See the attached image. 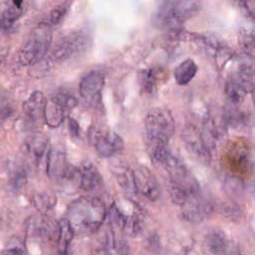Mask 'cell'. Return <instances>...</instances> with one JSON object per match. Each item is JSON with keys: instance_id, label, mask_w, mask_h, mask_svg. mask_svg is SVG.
<instances>
[{"instance_id": "obj_20", "label": "cell", "mask_w": 255, "mask_h": 255, "mask_svg": "<svg viewBox=\"0 0 255 255\" xmlns=\"http://www.w3.org/2000/svg\"><path fill=\"white\" fill-rule=\"evenodd\" d=\"M225 94L229 104L236 107L240 106L243 103L247 95L246 91L239 84L231 79H229L225 84Z\"/></svg>"}, {"instance_id": "obj_31", "label": "cell", "mask_w": 255, "mask_h": 255, "mask_svg": "<svg viewBox=\"0 0 255 255\" xmlns=\"http://www.w3.org/2000/svg\"><path fill=\"white\" fill-rule=\"evenodd\" d=\"M21 4H22V0H13V5H15L18 8H21Z\"/></svg>"}, {"instance_id": "obj_8", "label": "cell", "mask_w": 255, "mask_h": 255, "mask_svg": "<svg viewBox=\"0 0 255 255\" xmlns=\"http://www.w3.org/2000/svg\"><path fill=\"white\" fill-rule=\"evenodd\" d=\"M181 136L186 149L194 157L204 163L210 161L211 152L204 143L201 129L192 124H188L183 128Z\"/></svg>"}, {"instance_id": "obj_23", "label": "cell", "mask_w": 255, "mask_h": 255, "mask_svg": "<svg viewBox=\"0 0 255 255\" xmlns=\"http://www.w3.org/2000/svg\"><path fill=\"white\" fill-rule=\"evenodd\" d=\"M21 13V8H18L15 5L6 8L0 14V27L3 29L11 28L13 24L16 22V20L20 17Z\"/></svg>"}, {"instance_id": "obj_14", "label": "cell", "mask_w": 255, "mask_h": 255, "mask_svg": "<svg viewBox=\"0 0 255 255\" xmlns=\"http://www.w3.org/2000/svg\"><path fill=\"white\" fill-rule=\"evenodd\" d=\"M67 114L65 107L56 95H54L50 100H47L44 112V121L48 127L52 128H58L64 122Z\"/></svg>"}, {"instance_id": "obj_3", "label": "cell", "mask_w": 255, "mask_h": 255, "mask_svg": "<svg viewBox=\"0 0 255 255\" xmlns=\"http://www.w3.org/2000/svg\"><path fill=\"white\" fill-rule=\"evenodd\" d=\"M52 43V30L49 26L41 24L35 28L24 41L17 53L18 62L23 66H33L43 59Z\"/></svg>"}, {"instance_id": "obj_25", "label": "cell", "mask_w": 255, "mask_h": 255, "mask_svg": "<svg viewBox=\"0 0 255 255\" xmlns=\"http://www.w3.org/2000/svg\"><path fill=\"white\" fill-rule=\"evenodd\" d=\"M110 224L113 228H117L123 231L125 222H126V215L119 209V207L113 203L108 209V215Z\"/></svg>"}, {"instance_id": "obj_4", "label": "cell", "mask_w": 255, "mask_h": 255, "mask_svg": "<svg viewBox=\"0 0 255 255\" xmlns=\"http://www.w3.org/2000/svg\"><path fill=\"white\" fill-rule=\"evenodd\" d=\"M175 131V122L172 114L165 108L150 109L144 119V133L146 142L169 143Z\"/></svg>"}, {"instance_id": "obj_9", "label": "cell", "mask_w": 255, "mask_h": 255, "mask_svg": "<svg viewBox=\"0 0 255 255\" xmlns=\"http://www.w3.org/2000/svg\"><path fill=\"white\" fill-rule=\"evenodd\" d=\"M104 85V76L98 71H92L82 78L79 91L82 99L88 106L95 107L100 104Z\"/></svg>"}, {"instance_id": "obj_27", "label": "cell", "mask_w": 255, "mask_h": 255, "mask_svg": "<svg viewBox=\"0 0 255 255\" xmlns=\"http://www.w3.org/2000/svg\"><path fill=\"white\" fill-rule=\"evenodd\" d=\"M13 114V107L8 100L0 97V120L7 119Z\"/></svg>"}, {"instance_id": "obj_22", "label": "cell", "mask_w": 255, "mask_h": 255, "mask_svg": "<svg viewBox=\"0 0 255 255\" xmlns=\"http://www.w3.org/2000/svg\"><path fill=\"white\" fill-rule=\"evenodd\" d=\"M117 179L121 187L129 193H135V188L133 184V177H132V169H128V167H124L121 170H118Z\"/></svg>"}, {"instance_id": "obj_12", "label": "cell", "mask_w": 255, "mask_h": 255, "mask_svg": "<svg viewBox=\"0 0 255 255\" xmlns=\"http://www.w3.org/2000/svg\"><path fill=\"white\" fill-rule=\"evenodd\" d=\"M79 187L88 192L99 190L103 186V178L97 167L91 162L83 163L79 168Z\"/></svg>"}, {"instance_id": "obj_6", "label": "cell", "mask_w": 255, "mask_h": 255, "mask_svg": "<svg viewBox=\"0 0 255 255\" xmlns=\"http://www.w3.org/2000/svg\"><path fill=\"white\" fill-rule=\"evenodd\" d=\"M88 138L97 153L102 157H112L121 152L125 147L124 139L118 133L103 130L96 127L89 128Z\"/></svg>"}, {"instance_id": "obj_7", "label": "cell", "mask_w": 255, "mask_h": 255, "mask_svg": "<svg viewBox=\"0 0 255 255\" xmlns=\"http://www.w3.org/2000/svg\"><path fill=\"white\" fill-rule=\"evenodd\" d=\"M135 192L150 201H155L160 195V187L153 173L145 166H137L132 169Z\"/></svg>"}, {"instance_id": "obj_17", "label": "cell", "mask_w": 255, "mask_h": 255, "mask_svg": "<svg viewBox=\"0 0 255 255\" xmlns=\"http://www.w3.org/2000/svg\"><path fill=\"white\" fill-rule=\"evenodd\" d=\"M205 247L213 255H223L228 247V241L225 234L219 229L210 230L205 236Z\"/></svg>"}, {"instance_id": "obj_30", "label": "cell", "mask_w": 255, "mask_h": 255, "mask_svg": "<svg viewBox=\"0 0 255 255\" xmlns=\"http://www.w3.org/2000/svg\"><path fill=\"white\" fill-rule=\"evenodd\" d=\"M68 128L70 131V134L74 137H78L80 135V126L78 124V122L73 119V118H69L68 119Z\"/></svg>"}, {"instance_id": "obj_29", "label": "cell", "mask_w": 255, "mask_h": 255, "mask_svg": "<svg viewBox=\"0 0 255 255\" xmlns=\"http://www.w3.org/2000/svg\"><path fill=\"white\" fill-rule=\"evenodd\" d=\"M38 202V206L40 207V209H44L47 210L49 209L51 206L54 205V198L51 197L49 194L48 195H39L38 199H36Z\"/></svg>"}, {"instance_id": "obj_18", "label": "cell", "mask_w": 255, "mask_h": 255, "mask_svg": "<svg viewBox=\"0 0 255 255\" xmlns=\"http://www.w3.org/2000/svg\"><path fill=\"white\" fill-rule=\"evenodd\" d=\"M197 73V65L192 59H186L178 64L174 71L173 77L177 85L186 86L189 84Z\"/></svg>"}, {"instance_id": "obj_10", "label": "cell", "mask_w": 255, "mask_h": 255, "mask_svg": "<svg viewBox=\"0 0 255 255\" xmlns=\"http://www.w3.org/2000/svg\"><path fill=\"white\" fill-rule=\"evenodd\" d=\"M239 84L246 93H252L255 90V59L242 53L235 64V71L230 78Z\"/></svg>"}, {"instance_id": "obj_19", "label": "cell", "mask_w": 255, "mask_h": 255, "mask_svg": "<svg viewBox=\"0 0 255 255\" xmlns=\"http://www.w3.org/2000/svg\"><path fill=\"white\" fill-rule=\"evenodd\" d=\"M59 224V232L57 237V247L60 255H68L70 244L74 237V230L70 225L69 221L66 218L60 220Z\"/></svg>"}, {"instance_id": "obj_1", "label": "cell", "mask_w": 255, "mask_h": 255, "mask_svg": "<svg viewBox=\"0 0 255 255\" xmlns=\"http://www.w3.org/2000/svg\"><path fill=\"white\" fill-rule=\"evenodd\" d=\"M107 215L108 208L102 199L85 195L70 203L65 218L75 233L93 234L101 228Z\"/></svg>"}, {"instance_id": "obj_15", "label": "cell", "mask_w": 255, "mask_h": 255, "mask_svg": "<svg viewBox=\"0 0 255 255\" xmlns=\"http://www.w3.org/2000/svg\"><path fill=\"white\" fill-rule=\"evenodd\" d=\"M47 100L40 91L33 92L29 98L23 103L24 114L32 121L37 122L44 120V112Z\"/></svg>"}, {"instance_id": "obj_11", "label": "cell", "mask_w": 255, "mask_h": 255, "mask_svg": "<svg viewBox=\"0 0 255 255\" xmlns=\"http://www.w3.org/2000/svg\"><path fill=\"white\" fill-rule=\"evenodd\" d=\"M183 216L190 222L202 221L211 211V205L200 193L191 195L181 206Z\"/></svg>"}, {"instance_id": "obj_33", "label": "cell", "mask_w": 255, "mask_h": 255, "mask_svg": "<svg viewBox=\"0 0 255 255\" xmlns=\"http://www.w3.org/2000/svg\"><path fill=\"white\" fill-rule=\"evenodd\" d=\"M252 100H253V103L255 105V90L252 92Z\"/></svg>"}, {"instance_id": "obj_13", "label": "cell", "mask_w": 255, "mask_h": 255, "mask_svg": "<svg viewBox=\"0 0 255 255\" xmlns=\"http://www.w3.org/2000/svg\"><path fill=\"white\" fill-rule=\"evenodd\" d=\"M238 44L243 54L255 59V18L253 16L239 28Z\"/></svg>"}, {"instance_id": "obj_32", "label": "cell", "mask_w": 255, "mask_h": 255, "mask_svg": "<svg viewBox=\"0 0 255 255\" xmlns=\"http://www.w3.org/2000/svg\"><path fill=\"white\" fill-rule=\"evenodd\" d=\"M6 57V53H3V52H0V65L3 63L4 59Z\"/></svg>"}, {"instance_id": "obj_5", "label": "cell", "mask_w": 255, "mask_h": 255, "mask_svg": "<svg viewBox=\"0 0 255 255\" xmlns=\"http://www.w3.org/2000/svg\"><path fill=\"white\" fill-rule=\"evenodd\" d=\"M91 42L88 31L81 30L63 37L53 48L48 61L51 64L69 59L70 57L85 51Z\"/></svg>"}, {"instance_id": "obj_24", "label": "cell", "mask_w": 255, "mask_h": 255, "mask_svg": "<svg viewBox=\"0 0 255 255\" xmlns=\"http://www.w3.org/2000/svg\"><path fill=\"white\" fill-rule=\"evenodd\" d=\"M138 83L141 90L147 94L153 93L155 89V75L152 70L145 69L138 72Z\"/></svg>"}, {"instance_id": "obj_26", "label": "cell", "mask_w": 255, "mask_h": 255, "mask_svg": "<svg viewBox=\"0 0 255 255\" xmlns=\"http://www.w3.org/2000/svg\"><path fill=\"white\" fill-rule=\"evenodd\" d=\"M65 13H66V8L64 6H58L51 11L47 20L42 24L47 25L49 27H51L52 25L58 24L61 21V19L64 17Z\"/></svg>"}, {"instance_id": "obj_16", "label": "cell", "mask_w": 255, "mask_h": 255, "mask_svg": "<svg viewBox=\"0 0 255 255\" xmlns=\"http://www.w3.org/2000/svg\"><path fill=\"white\" fill-rule=\"evenodd\" d=\"M48 137L42 132H34L27 137L25 141V150L35 163L41 161L48 147Z\"/></svg>"}, {"instance_id": "obj_2", "label": "cell", "mask_w": 255, "mask_h": 255, "mask_svg": "<svg viewBox=\"0 0 255 255\" xmlns=\"http://www.w3.org/2000/svg\"><path fill=\"white\" fill-rule=\"evenodd\" d=\"M196 11L197 6L192 0H159L151 16V25L169 35H176Z\"/></svg>"}, {"instance_id": "obj_28", "label": "cell", "mask_w": 255, "mask_h": 255, "mask_svg": "<svg viewBox=\"0 0 255 255\" xmlns=\"http://www.w3.org/2000/svg\"><path fill=\"white\" fill-rule=\"evenodd\" d=\"M3 255H28V252L23 245L18 243L7 247L4 250Z\"/></svg>"}, {"instance_id": "obj_21", "label": "cell", "mask_w": 255, "mask_h": 255, "mask_svg": "<svg viewBox=\"0 0 255 255\" xmlns=\"http://www.w3.org/2000/svg\"><path fill=\"white\" fill-rule=\"evenodd\" d=\"M143 227V218L139 213H133L132 215L126 217V222L123 231L128 236H136Z\"/></svg>"}]
</instances>
